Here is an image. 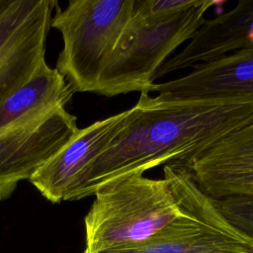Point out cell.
Returning a JSON list of instances; mask_svg holds the SVG:
<instances>
[{"instance_id": "9", "label": "cell", "mask_w": 253, "mask_h": 253, "mask_svg": "<svg viewBox=\"0 0 253 253\" xmlns=\"http://www.w3.org/2000/svg\"><path fill=\"white\" fill-rule=\"evenodd\" d=\"M131 109L79 128L74 137L29 181L47 201H74L80 178L90 163L124 126Z\"/></svg>"}, {"instance_id": "11", "label": "cell", "mask_w": 253, "mask_h": 253, "mask_svg": "<svg viewBox=\"0 0 253 253\" xmlns=\"http://www.w3.org/2000/svg\"><path fill=\"white\" fill-rule=\"evenodd\" d=\"M253 48V1H239L232 9L206 19L184 48L158 69L154 81L167 74Z\"/></svg>"}, {"instance_id": "13", "label": "cell", "mask_w": 253, "mask_h": 253, "mask_svg": "<svg viewBox=\"0 0 253 253\" xmlns=\"http://www.w3.org/2000/svg\"><path fill=\"white\" fill-rule=\"evenodd\" d=\"M214 203L221 214L253 241V199L229 197L214 200Z\"/></svg>"}, {"instance_id": "8", "label": "cell", "mask_w": 253, "mask_h": 253, "mask_svg": "<svg viewBox=\"0 0 253 253\" xmlns=\"http://www.w3.org/2000/svg\"><path fill=\"white\" fill-rule=\"evenodd\" d=\"M171 164L186 168L198 186L214 200L253 199V120L205 150Z\"/></svg>"}, {"instance_id": "2", "label": "cell", "mask_w": 253, "mask_h": 253, "mask_svg": "<svg viewBox=\"0 0 253 253\" xmlns=\"http://www.w3.org/2000/svg\"><path fill=\"white\" fill-rule=\"evenodd\" d=\"M73 94L63 76L43 61L0 106V202L77 133V118L66 109Z\"/></svg>"}, {"instance_id": "1", "label": "cell", "mask_w": 253, "mask_h": 253, "mask_svg": "<svg viewBox=\"0 0 253 253\" xmlns=\"http://www.w3.org/2000/svg\"><path fill=\"white\" fill-rule=\"evenodd\" d=\"M124 126L83 172L74 201L122 176L189 158L253 120V99L160 101L141 92Z\"/></svg>"}, {"instance_id": "3", "label": "cell", "mask_w": 253, "mask_h": 253, "mask_svg": "<svg viewBox=\"0 0 253 253\" xmlns=\"http://www.w3.org/2000/svg\"><path fill=\"white\" fill-rule=\"evenodd\" d=\"M85 218L86 252L142 243L183 214L167 179L129 174L98 188Z\"/></svg>"}, {"instance_id": "5", "label": "cell", "mask_w": 253, "mask_h": 253, "mask_svg": "<svg viewBox=\"0 0 253 253\" xmlns=\"http://www.w3.org/2000/svg\"><path fill=\"white\" fill-rule=\"evenodd\" d=\"M163 173L180 199L183 214L142 243L84 253H253V241L221 214L186 168L166 164Z\"/></svg>"}, {"instance_id": "6", "label": "cell", "mask_w": 253, "mask_h": 253, "mask_svg": "<svg viewBox=\"0 0 253 253\" xmlns=\"http://www.w3.org/2000/svg\"><path fill=\"white\" fill-rule=\"evenodd\" d=\"M219 1L199 0L176 16L149 26L132 24L131 34L110 59L100 75L96 94L114 97L129 92H147L162 64L206 21V13Z\"/></svg>"}, {"instance_id": "7", "label": "cell", "mask_w": 253, "mask_h": 253, "mask_svg": "<svg viewBox=\"0 0 253 253\" xmlns=\"http://www.w3.org/2000/svg\"><path fill=\"white\" fill-rule=\"evenodd\" d=\"M55 0H8L0 10V106L45 61Z\"/></svg>"}, {"instance_id": "12", "label": "cell", "mask_w": 253, "mask_h": 253, "mask_svg": "<svg viewBox=\"0 0 253 253\" xmlns=\"http://www.w3.org/2000/svg\"><path fill=\"white\" fill-rule=\"evenodd\" d=\"M198 2L199 0H134L132 24L154 25L190 9Z\"/></svg>"}, {"instance_id": "4", "label": "cell", "mask_w": 253, "mask_h": 253, "mask_svg": "<svg viewBox=\"0 0 253 253\" xmlns=\"http://www.w3.org/2000/svg\"><path fill=\"white\" fill-rule=\"evenodd\" d=\"M134 0H69L58 5L50 27L63 46L54 67L75 92H96L110 59L128 40Z\"/></svg>"}, {"instance_id": "14", "label": "cell", "mask_w": 253, "mask_h": 253, "mask_svg": "<svg viewBox=\"0 0 253 253\" xmlns=\"http://www.w3.org/2000/svg\"><path fill=\"white\" fill-rule=\"evenodd\" d=\"M8 0H0V10L7 4Z\"/></svg>"}, {"instance_id": "10", "label": "cell", "mask_w": 253, "mask_h": 253, "mask_svg": "<svg viewBox=\"0 0 253 253\" xmlns=\"http://www.w3.org/2000/svg\"><path fill=\"white\" fill-rule=\"evenodd\" d=\"M150 92H156L160 101L253 99V48L197 64L184 76L153 83L145 93Z\"/></svg>"}]
</instances>
